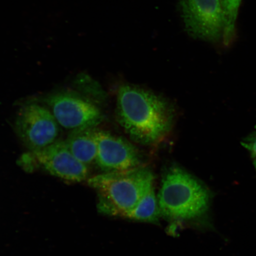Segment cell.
Segmentation results:
<instances>
[{
  "label": "cell",
  "mask_w": 256,
  "mask_h": 256,
  "mask_svg": "<svg viewBox=\"0 0 256 256\" xmlns=\"http://www.w3.org/2000/svg\"><path fill=\"white\" fill-rule=\"evenodd\" d=\"M212 198V193L202 182L184 169L172 166L163 176L158 200L162 216L188 220L206 215Z\"/></svg>",
  "instance_id": "cell-3"
},
{
  "label": "cell",
  "mask_w": 256,
  "mask_h": 256,
  "mask_svg": "<svg viewBox=\"0 0 256 256\" xmlns=\"http://www.w3.org/2000/svg\"><path fill=\"white\" fill-rule=\"evenodd\" d=\"M20 162L28 170L38 166L50 174L69 182H82L88 176V166L74 156L63 140H58L46 148L26 154Z\"/></svg>",
  "instance_id": "cell-4"
},
{
  "label": "cell",
  "mask_w": 256,
  "mask_h": 256,
  "mask_svg": "<svg viewBox=\"0 0 256 256\" xmlns=\"http://www.w3.org/2000/svg\"><path fill=\"white\" fill-rule=\"evenodd\" d=\"M186 30L194 39L222 40L224 21L220 0H180Z\"/></svg>",
  "instance_id": "cell-7"
},
{
  "label": "cell",
  "mask_w": 256,
  "mask_h": 256,
  "mask_svg": "<svg viewBox=\"0 0 256 256\" xmlns=\"http://www.w3.org/2000/svg\"><path fill=\"white\" fill-rule=\"evenodd\" d=\"M224 14V28L222 42L229 46L236 36V24L242 0H220Z\"/></svg>",
  "instance_id": "cell-11"
},
{
  "label": "cell",
  "mask_w": 256,
  "mask_h": 256,
  "mask_svg": "<svg viewBox=\"0 0 256 256\" xmlns=\"http://www.w3.org/2000/svg\"><path fill=\"white\" fill-rule=\"evenodd\" d=\"M242 145L251 154L252 158L256 159V130L243 139Z\"/></svg>",
  "instance_id": "cell-12"
},
{
  "label": "cell",
  "mask_w": 256,
  "mask_h": 256,
  "mask_svg": "<svg viewBox=\"0 0 256 256\" xmlns=\"http://www.w3.org/2000/svg\"><path fill=\"white\" fill-rule=\"evenodd\" d=\"M154 188H152L124 218L137 222L158 223L161 217Z\"/></svg>",
  "instance_id": "cell-10"
},
{
  "label": "cell",
  "mask_w": 256,
  "mask_h": 256,
  "mask_svg": "<svg viewBox=\"0 0 256 256\" xmlns=\"http://www.w3.org/2000/svg\"><path fill=\"white\" fill-rule=\"evenodd\" d=\"M44 101L57 122L67 130L96 128L103 120V114L96 104L75 92H55L46 96Z\"/></svg>",
  "instance_id": "cell-6"
},
{
  "label": "cell",
  "mask_w": 256,
  "mask_h": 256,
  "mask_svg": "<svg viewBox=\"0 0 256 256\" xmlns=\"http://www.w3.org/2000/svg\"><path fill=\"white\" fill-rule=\"evenodd\" d=\"M154 175L140 166L128 170L104 172L88 180L98 192V208L105 215L124 218L154 188Z\"/></svg>",
  "instance_id": "cell-2"
},
{
  "label": "cell",
  "mask_w": 256,
  "mask_h": 256,
  "mask_svg": "<svg viewBox=\"0 0 256 256\" xmlns=\"http://www.w3.org/2000/svg\"><path fill=\"white\" fill-rule=\"evenodd\" d=\"M96 128L72 130L66 140V145L74 156L88 167L95 162L97 155Z\"/></svg>",
  "instance_id": "cell-9"
},
{
  "label": "cell",
  "mask_w": 256,
  "mask_h": 256,
  "mask_svg": "<svg viewBox=\"0 0 256 256\" xmlns=\"http://www.w3.org/2000/svg\"><path fill=\"white\" fill-rule=\"evenodd\" d=\"M254 167L255 168L256 172V159L254 160Z\"/></svg>",
  "instance_id": "cell-13"
},
{
  "label": "cell",
  "mask_w": 256,
  "mask_h": 256,
  "mask_svg": "<svg viewBox=\"0 0 256 256\" xmlns=\"http://www.w3.org/2000/svg\"><path fill=\"white\" fill-rule=\"evenodd\" d=\"M95 163L104 172L128 170L142 166L138 150L122 138L96 129Z\"/></svg>",
  "instance_id": "cell-8"
},
{
  "label": "cell",
  "mask_w": 256,
  "mask_h": 256,
  "mask_svg": "<svg viewBox=\"0 0 256 256\" xmlns=\"http://www.w3.org/2000/svg\"><path fill=\"white\" fill-rule=\"evenodd\" d=\"M116 115L134 140L143 145L160 142L170 130L174 110L165 99L136 86L123 85L118 90Z\"/></svg>",
  "instance_id": "cell-1"
},
{
  "label": "cell",
  "mask_w": 256,
  "mask_h": 256,
  "mask_svg": "<svg viewBox=\"0 0 256 256\" xmlns=\"http://www.w3.org/2000/svg\"><path fill=\"white\" fill-rule=\"evenodd\" d=\"M16 134L30 152L46 148L58 140L60 124L52 112L36 104L24 105L16 115Z\"/></svg>",
  "instance_id": "cell-5"
}]
</instances>
